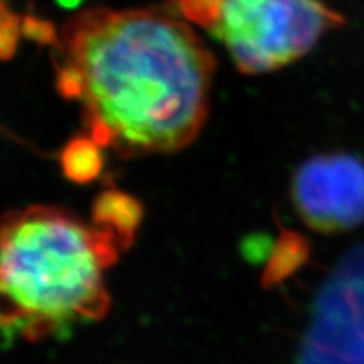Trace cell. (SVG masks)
Returning <instances> with one entry per match:
<instances>
[{"instance_id":"cell-1","label":"cell","mask_w":364,"mask_h":364,"mask_svg":"<svg viewBox=\"0 0 364 364\" xmlns=\"http://www.w3.org/2000/svg\"><path fill=\"white\" fill-rule=\"evenodd\" d=\"M58 46L103 147L124 157L169 154L201 132L215 59L184 22L149 9H90L66 22Z\"/></svg>"},{"instance_id":"cell-5","label":"cell","mask_w":364,"mask_h":364,"mask_svg":"<svg viewBox=\"0 0 364 364\" xmlns=\"http://www.w3.org/2000/svg\"><path fill=\"white\" fill-rule=\"evenodd\" d=\"M91 218L95 226L107 231L115 240L118 248L125 250L132 245L144 220V206L134 196L110 188L97 196Z\"/></svg>"},{"instance_id":"cell-6","label":"cell","mask_w":364,"mask_h":364,"mask_svg":"<svg viewBox=\"0 0 364 364\" xmlns=\"http://www.w3.org/2000/svg\"><path fill=\"white\" fill-rule=\"evenodd\" d=\"M309 255H311V247L302 235L295 231H282L273 243L272 253L267 260L262 285L265 289H272L282 284L307 262Z\"/></svg>"},{"instance_id":"cell-9","label":"cell","mask_w":364,"mask_h":364,"mask_svg":"<svg viewBox=\"0 0 364 364\" xmlns=\"http://www.w3.org/2000/svg\"><path fill=\"white\" fill-rule=\"evenodd\" d=\"M22 34V21L0 2V59L7 61L17 51L19 38Z\"/></svg>"},{"instance_id":"cell-2","label":"cell","mask_w":364,"mask_h":364,"mask_svg":"<svg viewBox=\"0 0 364 364\" xmlns=\"http://www.w3.org/2000/svg\"><path fill=\"white\" fill-rule=\"evenodd\" d=\"M118 252L107 231L61 208L9 213L0 221V334L43 341L103 318V272Z\"/></svg>"},{"instance_id":"cell-11","label":"cell","mask_w":364,"mask_h":364,"mask_svg":"<svg viewBox=\"0 0 364 364\" xmlns=\"http://www.w3.org/2000/svg\"><path fill=\"white\" fill-rule=\"evenodd\" d=\"M22 36L38 44H59L56 27L53 22L31 16V14L22 19Z\"/></svg>"},{"instance_id":"cell-10","label":"cell","mask_w":364,"mask_h":364,"mask_svg":"<svg viewBox=\"0 0 364 364\" xmlns=\"http://www.w3.org/2000/svg\"><path fill=\"white\" fill-rule=\"evenodd\" d=\"M273 243H275V240L267 233H253L247 236L241 243V255H243L245 260L253 263V265L267 263L272 253Z\"/></svg>"},{"instance_id":"cell-8","label":"cell","mask_w":364,"mask_h":364,"mask_svg":"<svg viewBox=\"0 0 364 364\" xmlns=\"http://www.w3.org/2000/svg\"><path fill=\"white\" fill-rule=\"evenodd\" d=\"M174 2L177 11L186 19L208 29H211L220 21L225 7V0H174Z\"/></svg>"},{"instance_id":"cell-4","label":"cell","mask_w":364,"mask_h":364,"mask_svg":"<svg viewBox=\"0 0 364 364\" xmlns=\"http://www.w3.org/2000/svg\"><path fill=\"white\" fill-rule=\"evenodd\" d=\"M299 216L318 233H343L364 223V164L349 154L307 159L292 179Z\"/></svg>"},{"instance_id":"cell-7","label":"cell","mask_w":364,"mask_h":364,"mask_svg":"<svg viewBox=\"0 0 364 364\" xmlns=\"http://www.w3.org/2000/svg\"><path fill=\"white\" fill-rule=\"evenodd\" d=\"M103 145H100L93 136H78L73 139L63 149L61 162L63 174L76 184H88L98 179L105 167Z\"/></svg>"},{"instance_id":"cell-12","label":"cell","mask_w":364,"mask_h":364,"mask_svg":"<svg viewBox=\"0 0 364 364\" xmlns=\"http://www.w3.org/2000/svg\"><path fill=\"white\" fill-rule=\"evenodd\" d=\"M56 2L63 9H76V7H80L85 0H56Z\"/></svg>"},{"instance_id":"cell-3","label":"cell","mask_w":364,"mask_h":364,"mask_svg":"<svg viewBox=\"0 0 364 364\" xmlns=\"http://www.w3.org/2000/svg\"><path fill=\"white\" fill-rule=\"evenodd\" d=\"M343 16L322 0H225L211 33L245 75H263L297 61Z\"/></svg>"}]
</instances>
